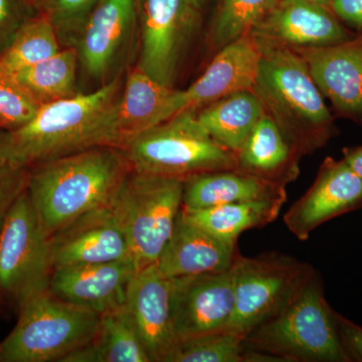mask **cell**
Listing matches in <instances>:
<instances>
[{
    "mask_svg": "<svg viewBox=\"0 0 362 362\" xmlns=\"http://www.w3.org/2000/svg\"><path fill=\"white\" fill-rule=\"evenodd\" d=\"M124 75L96 90L42 105L21 127L0 130V154L21 168L99 146L121 148L117 106Z\"/></svg>",
    "mask_w": 362,
    "mask_h": 362,
    "instance_id": "obj_1",
    "label": "cell"
},
{
    "mask_svg": "<svg viewBox=\"0 0 362 362\" xmlns=\"http://www.w3.org/2000/svg\"><path fill=\"white\" fill-rule=\"evenodd\" d=\"M131 168L123 150L99 146L30 168L28 194L49 239L101 207L110 206Z\"/></svg>",
    "mask_w": 362,
    "mask_h": 362,
    "instance_id": "obj_2",
    "label": "cell"
},
{
    "mask_svg": "<svg viewBox=\"0 0 362 362\" xmlns=\"http://www.w3.org/2000/svg\"><path fill=\"white\" fill-rule=\"evenodd\" d=\"M258 42L261 59L252 90L266 113L300 156L322 148L335 134L334 120L306 64L292 47Z\"/></svg>",
    "mask_w": 362,
    "mask_h": 362,
    "instance_id": "obj_3",
    "label": "cell"
},
{
    "mask_svg": "<svg viewBox=\"0 0 362 362\" xmlns=\"http://www.w3.org/2000/svg\"><path fill=\"white\" fill-rule=\"evenodd\" d=\"M317 273L287 308L247 335V346L280 362H349Z\"/></svg>",
    "mask_w": 362,
    "mask_h": 362,
    "instance_id": "obj_4",
    "label": "cell"
},
{
    "mask_svg": "<svg viewBox=\"0 0 362 362\" xmlns=\"http://www.w3.org/2000/svg\"><path fill=\"white\" fill-rule=\"evenodd\" d=\"M16 327L0 342V362H63L92 341L100 315L68 303L49 289L26 297Z\"/></svg>",
    "mask_w": 362,
    "mask_h": 362,
    "instance_id": "obj_5",
    "label": "cell"
},
{
    "mask_svg": "<svg viewBox=\"0 0 362 362\" xmlns=\"http://www.w3.org/2000/svg\"><path fill=\"white\" fill-rule=\"evenodd\" d=\"M133 170L185 180L190 176L237 169V154L216 141L195 111L171 117L123 145Z\"/></svg>",
    "mask_w": 362,
    "mask_h": 362,
    "instance_id": "obj_6",
    "label": "cell"
},
{
    "mask_svg": "<svg viewBox=\"0 0 362 362\" xmlns=\"http://www.w3.org/2000/svg\"><path fill=\"white\" fill-rule=\"evenodd\" d=\"M181 178L131 169L110 207L122 228L137 271L156 263L182 206Z\"/></svg>",
    "mask_w": 362,
    "mask_h": 362,
    "instance_id": "obj_7",
    "label": "cell"
},
{
    "mask_svg": "<svg viewBox=\"0 0 362 362\" xmlns=\"http://www.w3.org/2000/svg\"><path fill=\"white\" fill-rule=\"evenodd\" d=\"M233 270L235 311L223 330L245 338L287 308L316 274L309 264L281 252L240 255Z\"/></svg>",
    "mask_w": 362,
    "mask_h": 362,
    "instance_id": "obj_8",
    "label": "cell"
},
{
    "mask_svg": "<svg viewBox=\"0 0 362 362\" xmlns=\"http://www.w3.org/2000/svg\"><path fill=\"white\" fill-rule=\"evenodd\" d=\"M52 271L51 240L25 190L0 225V296L18 305L49 289Z\"/></svg>",
    "mask_w": 362,
    "mask_h": 362,
    "instance_id": "obj_9",
    "label": "cell"
},
{
    "mask_svg": "<svg viewBox=\"0 0 362 362\" xmlns=\"http://www.w3.org/2000/svg\"><path fill=\"white\" fill-rule=\"evenodd\" d=\"M139 0H103L86 21L74 47L78 70L94 90L124 74L138 33Z\"/></svg>",
    "mask_w": 362,
    "mask_h": 362,
    "instance_id": "obj_10",
    "label": "cell"
},
{
    "mask_svg": "<svg viewBox=\"0 0 362 362\" xmlns=\"http://www.w3.org/2000/svg\"><path fill=\"white\" fill-rule=\"evenodd\" d=\"M197 13L189 0H139L136 66L162 85L173 88Z\"/></svg>",
    "mask_w": 362,
    "mask_h": 362,
    "instance_id": "obj_11",
    "label": "cell"
},
{
    "mask_svg": "<svg viewBox=\"0 0 362 362\" xmlns=\"http://www.w3.org/2000/svg\"><path fill=\"white\" fill-rule=\"evenodd\" d=\"M261 45L251 33L220 49L204 74L185 90H175L161 123L185 111H197L216 100L252 90L258 76Z\"/></svg>",
    "mask_w": 362,
    "mask_h": 362,
    "instance_id": "obj_12",
    "label": "cell"
},
{
    "mask_svg": "<svg viewBox=\"0 0 362 362\" xmlns=\"http://www.w3.org/2000/svg\"><path fill=\"white\" fill-rule=\"evenodd\" d=\"M171 279L173 320L180 341L225 329L235 311L233 268Z\"/></svg>",
    "mask_w": 362,
    "mask_h": 362,
    "instance_id": "obj_13",
    "label": "cell"
},
{
    "mask_svg": "<svg viewBox=\"0 0 362 362\" xmlns=\"http://www.w3.org/2000/svg\"><path fill=\"white\" fill-rule=\"evenodd\" d=\"M362 209V178L344 159L327 157L316 180L284 216L290 233L299 240L309 239L323 223Z\"/></svg>",
    "mask_w": 362,
    "mask_h": 362,
    "instance_id": "obj_14",
    "label": "cell"
},
{
    "mask_svg": "<svg viewBox=\"0 0 362 362\" xmlns=\"http://www.w3.org/2000/svg\"><path fill=\"white\" fill-rule=\"evenodd\" d=\"M173 280L156 264L136 272L126 297V307L151 362H169L180 345L173 312Z\"/></svg>",
    "mask_w": 362,
    "mask_h": 362,
    "instance_id": "obj_15",
    "label": "cell"
},
{
    "mask_svg": "<svg viewBox=\"0 0 362 362\" xmlns=\"http://www.w3.org/2000/svg\"><path fill=\"white\" fill-rule=\"evenodd\" d=\"M250 33L290 47H327L357 37L331 9L308 0H280Z\"/></svg>",
    "mask_w": 362,
    "mask_h": 362,
    "instance_id": "obj_16",
    "label": "cell"
},
{
    "mask_svg": "<svg viewBox=\"0 0 362 362\" xmlns=\"http://www.w3.org/2000/svg\"><path fill=\"white\" fill-rule=\"evenodd\" d=\"M292 49L337 113L362 124V37L327 47Z\"/></svg>",
    "mask_w": 362,
    "mask_h": 362,
    "instance_id": "obj_17",
    "label": "cell"
},
{
    "mask_svg": "<svg viewBox=\"0 0 362 362\" xmlns=\"http://www.w3.org/2000/svg\"><path fill=\"white\" fill-rule=\"evenodd\" d=\"M49 240L54 269L132 259L110 206L81 216Z\"/></svg>",
    "mask_w": 362,
    "mask_h": 362,
    "instance_id": "obj_18",
    "label": "cell"
},
{
    "mask_svg": "<svg viewBox=\"0 0 362 362\" xmlns=\"http://www.w3.org/2000/svg\"><path fill=\"white\" fill-rule=\"evenodd\" d=\"M136 272L132 259L62 267L52 271L49 290L68 303L102 315L125 305Z\"/></svg>",
    "mask_w": 362,
    "mask_h": 362,
    "instance_id": "obj_19",
    "label": "cell"
},
{
    "mask_svg": "<svg viewBox=\"0 0 362 362\" xmlns=\"http://www.w3.org/2000/svg\"><path fill=\"white\" fill-rule=\"evenodd\" d=\"M240 256L238 242L218 239L180 211L173 235L156 265L168 278L230 270Z\"/></svg>",
    "mask_w": 362,
    "mask_h": 362,
    "instance_id": "obj_20",
    "label": "cell"
},
{
    "mask_svg": "<svg viewBox=\"0 0 362 362\" xmlns=\"http://www.w3.org/2000/svg\"><path fill=\"white\" fill-rule=\"evenodd\" d=\"M252 201L287 202L286 187L238 169L202 173L185 180L181 207L194 211Z\"/></svg>",
    "mask_w": 362,
    "mask_h": 362,
    "instance_id": "obj_21",
    "label": "cell"
},
{
    "mask_svg": "<svg viewBox=\"0 0 362 362\" xmlns=\"http://www.w3.org/2000/svg\"><path fill=\"white\" fill-rule=\"evenodd\" d=\"M235 154L238 170L262 180L286 187L299 175L301 156L266 112Z\"/></svg>",
    "mask_w": 362,
    "mask_h": 362,
    "instance_id": "obj_22",
    "label": "cell"
},
{
    "mask_svg": "<svg viewBox=\"0 0 362 362\" xmlns=\"http://www.w3.org/2000/svg\"><path fill=\"white\" fill-rule=\"evenodd\" d=\"M173 88L157 82L137 66L124 76L122 92L117 106V127L121 148L131 138L161 123Z\"/></svg>",
    "mask_w": 362,
    "mask_h": 362,
    "instance_id": "obj_23",
    "label": "cell"
},
{
    "mask_svg": "<svg viewBox=\"0 0 362 362\" xmlns=\"http://www.w3.org/2000/svg\"><path fill=\"white\" fill-rule=\"evenodd\" d=\"M63 362H151L126 305L100 315L92 341Z\"/></svg>",
    "mask_w": 362,
    "mask_h": 362,
    "instance_id": "obj_24",
    "label": "cell"
},
{
    "mask_svg": "<svg viewBox=\"0 0 362 362\" xmlns=\"http://www.w3.org/2000/svg\"><path fill=\"white\" fill-rule=\"evenodd\" d=\"M264 114L265 109L254 90L233 93L195 111L211 137L235 153Z\"/></svg>",
    "mask_w": 362,
    "mask_h": 362,
    "instance_id": "obj_25",
    "label": "cell"
},
{
    "mask_svg": "<svg viewBox=\"0 0 362 362\" xmlns=\"http://www.w3.org/2000/svg\"><path fill=\"white\" fill-rule=\"evenodd\" d=\"M11 76L40 107L82 92L75 47H63L51 58Z\"/></svg>",
    "mask_w": 362,
    "mask_h": 362,
    "instance_id": "obj_26",
    "label": "cell"
},
{
    "mask_svg": "<svg viewBox=\"0 0 362 362\" xmlns=\"http://www.w3.org/2000/svg\"><path fill=\"white\" fill-rule=\"evenodd\" d=\"M284 201H252L181 211L188 221L218 239L238 242L240 233L277 220Z\"/></svg>",
    "mask_w": 362,
    "mask_h": 362,
    "instance_id": "obj_27",
    "label": "cell"
},
{
    "mask_svg": "<svg viewBox=\"0 0 362 362\" xmlns=\"http://www.w3.org/2000/svg\"><path fill=\"white\" fill-rule=\"evenodd\" d=\"M63 49L51 21L37 13L23 23L0 52V74L13 75Z\"/></svg>",
    "mask_w": 362,
    "mask_h": 362,
    "instance_id": "obj_28",
    "label": "cell"
},
{
    "mask_svg": "<svg viewBox=\"0 0 362 362\" xmlns=\"http://www.w3.org/2000/svg\"><path fill=\"white\" fill-rule=\"evenodd\" d=\"M169 362L280 361L250 349L246 338L223 330L181 340Z\"/></svg>",
    "mask_w": 362,
    "mask_h": 362,
    "instance_id": "obj_29",
    "label": "cell"
},
{
    "mask_svg": "<svg viewBox=\"0 0 362 362\" xmlns=\"http://www.w3.org/2000/svg\"><path fill=\"white\" fill-rule=\"evenodd\" d=\"M280 0H221L211 26V42L221 49L247 35Z\"/></svg>",
    "mask_w": 362,
    "mask_h": 362,
    "instance_id": "obj_30",
    "label": "cell"
},
{
    "mask_svg": "<svg viewBox=\"0 0 362 362\" xmlns=\"http://www.w3.org/2000/svg\"><path fill=\"white\" fill-rule=\"evenodd\" d=\"M103 0H42L39 13L54 30L62 47H74L86 21Z\"/></svg>",
    "mask_w": 362,
    "mask_h": 362,
    "instance_id": "obj_31",
    "label": "cell"
},
{
    "mask_svg": "<svg viewBox=\"0 0 362 362\" xmlns=\"http://www.w3.org/2000/svg\"><path fill=\"white\" fill-rule=\"evenodd\" d=\"M39 108L11 76L0 74V130L21 127Z\"/></svg>",
    "mask_w": 362,
    "mask_h": 362,
    "instance_id": "obj_32",
    "label": "cell"
},
{
    "mask_svg": "<svg viewBox=\"0 0 362 362\" xmlns=\"http://www.w3.org/2000/svg\"><path fill=\"white\" fill-rule=\"evenodd\" d=\"M28 175L30 169L16 165L0 154V225L28 188Z\"/></svg>",
    "mask_w": 362,
    "mask_h": 362,
    "instance_id": "obj_33",
    "label": "cell"
},
{
    "mask_svg": "<svg viewBox=\"0 0 362 362\" xmlns=\"http://www.w3.org/2000/svg\"><path fill=\"white\" fill-rule=\"evenodd\" d=\"M37 13L28 0H0V52L18 28Z\"/></svg>",
    "mask_w": 362,
    "mask_h": 362,
    "instance_id": "obj_34",
    "label": "cell"
},
{
    "mask_svg": "<svg viewBox=\"0 0 362 362\" xmlns=\"http://www.w3.org/2000/svg\"><path fill=\"white\" fill-rule=\"evenodd\" d=\"M338 332L349 362H362V327L337 314Z\"/></svg>",
    "mask_w": 362,
    "mask_h": 362,
    "instance_id": "obj_35",
    "label": "cell"
},
{
    "mask_svg": "<svg viewBox=\"0 0 362 362\" xmlns=\"http://www.w3.org/2000/svg\"><path fill=\"white\" fill-rule=\"evenodd\" d=\"M330 9L338 20L362 33V0H332Z\"/></svg>",
    "mask_w": 362,
    "mask_h": 362,
    "instance_id": "obj_36",
    "label": "cell"
},
{
    "mask_svg": "<svg viewBox=\"0 0 362 362\" xmlns=\"http://www.w3.org/2000/svg\"><path fill=\"white\" fill-rule=\"evenodd\" d=\"M343 159L362 178V146L343 149Z\"/></svg>",
    "mask_w": 362,
    "mask_h": 362,
    "instance_id": "obj_37",
    "label": "cell"
},
{
    "mask_svg": "<svg viewBox=\"0 0 362 362\" xmlns=\"http://www.w3.org/2000/svg\"><path fill=\"white\" fill-rule=\"evenodd\" d=\"M189 1L195 11L199 13V11H202V7L206 6L207 0H189Z\"/></svg>",
    "mask_w": 362,
    "mask_h": 362,
    "instance_id": "obj_38",
    "label": "cell"
},
{
    "mask_svg": "<svg viewBox=\"0 0 362 362\" xmlns=\"http://www.w3.org/2000/svg\"><path fill=\"white\" fill-rule=\"evenodd\" d=\"M308 1L314 2V4H319V6H322L324 7H327V8L330 9V4L332 0H308Z\"/></svg>",
    "mask_w": 362,
    "mask_h": 362,
    "instance_id": "obj_39",
    "label": "cell"
},
{
    "mask_svg": "<svg viewBox=\"0 0 362 362\" xmlns=\"http://www.w3.org/2000/svg\"><path fill=\"white\" fill-rule=\"evenodd\" d=\"M28 1L30 2V4H32V6L37 7V8H39L42 0H28Z\"/></svg>",
    "mask_w": 362,
    "mask_h": 362,
    "instance_id": "obj_40",
    "label": "cell"
},
{
    "mask_svg": "<svg viewBox=\"0 0 362 362\" xmlns=\"http://www.w3.org/2000/svg\"><path fill=\"white\" fill-rule=\"evenodd\" d=\"M2 302H4V298H2L1 296H0V306H1V305H2Z\"/></svg>",
    "mask_w": 362,
    "mask_h": 362,
    "instance_id": "obj_41",
    "label": "cell"
}]
</instances>
